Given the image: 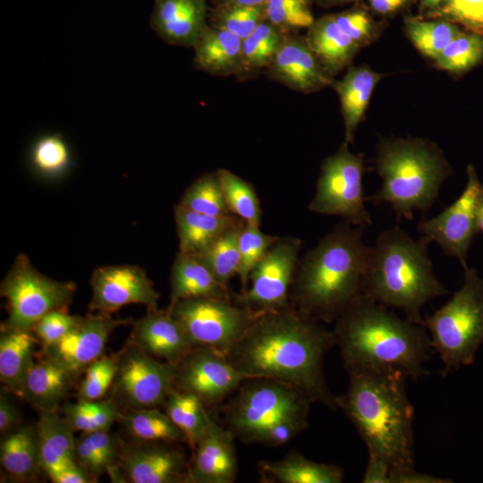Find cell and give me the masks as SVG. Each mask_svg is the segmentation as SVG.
Wrapping results in <instances>:
<instances>
[{
	"instance_id": "cell-25",
	"label": "cell",
	"mask_w": 483,
	"mask_h": 483,
	"mask_svg": "<svg viewBox=\"0 0 483 483\" xmlns=\"http://www.w3.org/2000/svg\"><path fill=\"white\" fill-rule=\"evenodd\" d=\"M242 38L208 24L195 45L193 63L197 69L215 76L236 75Z\"/></svg>"
},
{
	"instance_id": "cell-46",
	"label": "cell",
	"mask_w": 483,
	"mask_h": 483,
	"mask_svg": "<svg viewBox=\"0 0 483 483\" xmlns=\"http://www.w3.org/2000/svg\"><path fill=\"white\" fill-rule=\"evenodd\" d=\"M72 316L66 309H57L44 315L33 327L43 346H50L64 337L81 319Z\"/></svg>"
},
{
	"instance_id": "cell-8",
	"label": "cell",
	"mask_w": 483,
	"mask_h": 483,
	"mask_svg": "<svg viewBox=\"0 0 483 483\" xmlns=\"http://www.w3.org/2000/svg\"><path fill=\"white\" fill-rule=\"evenodd\" d=\"M431 348L445 366L443 374L471 365L483 343V279L474 268H464V281L452 298L425 316Z\"/></svg>"
},
{
	"instance_id": "cell-17",
	"label": "cell",
	"mask_w": 483,
	"mask_h": 483,
	"mask_svg": "<svg viewBox=\"0 0 483 483\" xmlns=\"http://www.w3.org/2000/svg\"><path fill=\"white\" fill-rule=\"evenodd\" d=\"M89 309L111 314L128 304L157 309L159 294L146 272L138 266L122 265L95 269L90 278Z\"/></svg>"
},
{
	"instance_id": "cell-48",
	"label": "cell",
	"mask_w": 483,
	"mask_h": 483,
	"mask_svg": "<svg viewBox=\"0 0 483 483\" xmlns=\"http://www.w3.org/2000/svg\"><path fill=\"white\" fill-rule=\"evenodd\" d=\"M339 28L346 33L358 47L369 41L372 23L369 17L362 11H348L332 15Z\"/></svg>"
},
{
	"instance_id": "cell-6",
	"label": "cell",
	"mask_w": 483,
	"mask_h": 483,
	"mask_svg": "<svg viewBox=\"0 0 483 483\" xmlns=\"http://www.w3.org/2000/svg\"><path fill=\"white\" fill-rule=\"evenodd\" d=\"M313 402L295 387L269 378H250L223 405L225 428L244 444L276 447L308 428Z\"/></svg>"
},
{
	"instance_id": "cell-43",
	"label": "cell",
	"mask_w": 483,
	"mask_h": 483,
	"mask_svg": "<svg viewBox=\"0 0 483 483\" xmlns=\"http://www.w3.org/2000/svg\"><path fill=\"white\" fill-rule=\"evenodd\" d=\"M278 237L262 233L259 227L247 223L244 225L239 238L241 261L238 276L242 286L240 292H244L248 288L251 270Z\"/></svg>"
},
{
	"instance_id": "cell-40",
	"label": "cell",
	"mask_w": 483,
	"mask_h": 483,
	"mask_svg": "<svg viewBox=\"0 0 483 483\" xmlns=\"http://www.w3.org/2000/svg\"><path fill=\"white\" fill-rule=\"evenodd\" d=\"M483 58V36L459 32L436 58L439 68L461 72Z\"/></svg>"
},
{
	"instance_id": "cell-11",
	"label": "cell",
	"mask_w": 483,
	"mask_h": 483,
	"mask_svg": "<svg viewBox=\"0 0 483 483\" xmlns=\"http://www.w3.org/2000/svg\"><path fill=\"white\" fill-rule=\"evenodd\" d=\"M348 144L322 163L316 193L308 206L313 213L338 216L357 226L367 227L372 217L365 207L362 157L352 153Z\"/></svg>"
},
{
	"instance_id": "cell-20",
	"label": "cell",
	"mask_w": 483,
	"mask_h": 483,
	"mask_svg": "<svg viewBox=\"0 0 483 483\" xmlns=\"http://www.w3.org/2000/svg\"><path fill=\"white\" fill-rule=\"evenodd\" d=\"M189 460V483H233L238 462L234 436L212 418Z\"/></svg>"
},
{
	"instance_id": "cell-37",
	"label": "cell",
	"mask_w": 483,
	"mask_h": 483,
	"mask_svg": "<svg viewBox=\"0 0 483 483\" xmlns=\"http://www.w3.org/2000/svg\"><path fill=\"white\" fill-rule=\"evenodd\" d=\"M216 174L231 213L248 225L259 227L261 208L253 186L227 169L220 168Z\"/></svg>"
},
{
	"instance_id": "cell-26",
	"label": "cell",
	"mask_w": 483,
	"mask_h": 483,
	"mask_svg": "<svg viewBox=\"0 0 483 483\" xmlns=\"http://www.w3.org/2000/svg\"><path fill=\"white\" fill-rule=\"evenodd\" d=\"M258 469L263 482L342 483L344 479L340 466L311 461L297 451L280 460L260 461Z\"/></svg>"
},
{
	"instance_id": "cell-23",
	"label": "cell",
	"mask_w": 483,
	"mask_h": 483,
	"mask_svg": "<svg viewBox=\"0 0 483 483\" xmlns=\"http://www.w3.org/2000/svg\"><path fill=\"white\" fill-rule=\"evenodd\" d=\"M77 376L43 356L27 372L19 395L38 411H56Z\"/></svg>"
},
{
	"instance_id": "cell-44",
	"label": "cell",
	"mask_w": 483,
	"mask_h": 483,
	"mask_svg": "<svg viewBox=\"0 0 483 483\" xmlns=\"http://www.w3.org/2000/svg\"><path fill=\"white\" fill-rule=\"evenodd\" d=\"M118 366V353L101 356L85 369V376L78 388L79 401L101 400L111 388Z\"/></svg>"
},
{
	"instance_id": "cell-42",
	"label": "cell",
	"mask_w": 483,
	"mask_h": 483,
	"mask_svg": "<svg viewBox=\"0 0 483 483\" xmlns=\"http://www.w3.org/2000/svg\"><path fill=\"white\" fill-rule=\"evenodd\" d=\"M407 33L415 47L425 55L436 59L460 32L447 21L409 20Z\"/></svg>"
},
{
	"instance_id": "cell-12",
	"label": "cell",
	"mask_w": 483,
	"mask_h": 483,
	"mask_svg": "<svg viewBox=\"0 0 483 483\" xmlns=\"http://www.w3.org/2000/svg\"><path fill=\"white\" fill-rule=\"evenodd\" d=\"M175 371V366L148 355L131 339L118 352L112 400L127 410L163 405Z\"/></svg>"
},
{
	"instance_id": "cell-21",
	"label": "cell",
	"mask_w": 483,
	"mask_h": 483,
	"mask_svg": "<svg viewBox=\"0 0 483 483\" xmlns=\"http://www.w3.org/2000/svg\"><path fill=\"white\" fill-rule=\"evenodd\" d=\"M131 339L148 355L175 367L193 347L166 309H148L145 316L133 323Z\"/></svg>"
},
{
	"instance_id": "cell-49",
	"label": "cell",
	"mask_w": 483,
	"mask_h": 483,
	"mask_svg": "<svg viewBox=\"0 0 483 483\" xmlns=\"http://www.w3.org/2000/svg\"><path fill=\"white\" fill-rule=\"evenodd\" d=\"M74 459L92 478L94 482L99 475L106 473V469L97 452L82 435L75 439Z\"/></svg>"
},
{
	"instance_id": "cell-55",
	"label": "cell",
	"mask_w": 483,
	"mask_h": 483,
	"mask_svg": "<svg viewBox=\"0 0 483 483\" xmlns=\"http://www.w3.org/2000/svg\"><path fill=\"white\" fill-rule=\"evenodd\" d=\"M267 0H213L214 5H240V6H255L262 5Z\"/></svg>"
},
{
	"instance_id": "cell-35",
	"label": "cell",
	"mask_w": 483,
	"mask_h": 483,
	"mask_svg": "<svg viewBox=\"0 0 483 483\" xmlns=\"http://www.w3.org/2000/svg\"><path fill=\"white\" fill-rule=\"evenodd\" d=\"M165 412L183 434L192 451L211 416L205 404L194 394L172 388L163 404Z\"/></svg>"
},
{
	"instance_id": "cell-1",
	"label": "cell",
	"mask_w": 483,
	"mask_h": 483,
	"mask_svg": "<svg viewBox=\"0 0 483 483\" xmlns=\"http://www.w3.org/2000/svg\"><path fill=\"white\" fill-rule=\"evenodd\" d=\"M334 346L332 329L290 304L259 313L225 357L244 373L295 387L335 410L336 395L323 369L324 356Z\"/></svg>"
},
{
	"instance_id": "cell-50",
	"label": "cell",
	"mask_w": 483,
	"mask_h": 483,
	"mask_svg": "<svg viewBox=\"0 0 483 483\" xmlns=\"http://www.w3.org/2000/svg\"><path fill=\"white\" fill-rule=\"evenodd\" d=\"M54 483H89L94 482L92 478L75 460L46 472Z\"/></svg>"
},
{
	"instance_id": "cell-52",
	"label": "cell",
	"mask_w": 483,
	"mask_h": 483,
	"mask_svg": "<svg viewBox=\"0 0 483 483\" xmlns=\"http://www.w3.org/2000/svg\"><path fill=\"white\" fill-rule=\"evenodd\" d=\"M391 467L383 458L369 453L368 463L361 479L362 483H391Z\"/></svg>"
},
{
	"instance_id": "cell-18",
	"label": "cell",
	"mask_w": 483,
	"mask_h": 483,
	"mask_svg": "<svg viewBox=\"0 0 483 483\" xmlns=\"http://www.w3.org/2000/svg\"><path fill=\"white\" fill-rule=\"evenodd\" d=\"M129 322L128 319L114 318L110 314L100 312L82 317L60 341L43 346V353L78 377L103 355L110 334Z\"/></svg>"
},
{
	"instance_id": "cell-33",
	"label": "cell",
	"mask_w": 483,
	"mask_h": 483,
	"mask_svg": "<svg viewBox=\"0 0 483 483\" xmlns=\"http://www.w3.org/2000/svg\"><path fill=\"white\" fill-rule=\"evenodd\" d=\"M284 34L266 19L242 39L241 59L235 75L238 80L254 79L267 68L278 49Z\"/></svg>"
},
{
	"instance_id": "cell-15",
	"label": "cell",
	"mask_w": 483,
	"mask_h": 483,
	"mask_svg": "<svg viewBox=\"0 0 483 483\" xmlns=\"http://www.w3.org/2000/svg\"><path fill=\"white\" fill-rule=\"evenodd\" d=\"M250 378L256 377L236 369L223 353L193 346L176 366L174 388L194 394L208 409L224 403Z\"/></svg>"
},
{
	"instance_id": "cell-47",
	"label": "cell",
	"mask_w": 483,
	"mask_h": 483,
	"mask_svg": "<svg viewBox=\"0 0 483 483\" xmlns=\"http://www.w3.org/2000/svg\"><path fill=\"white\" fill-rule=\"evenodd\" d=\"M439 12L472 33L483 36V0H448Z\"/></svg>"
},
{
	"instance_id": "cell-36",
	"label": "cell",
	"mask_w": 483,
	"mask_h": 483,
	"mask_svg": "<svg viewBox=\"0 0 483 483\" xmlns=\"http://www.w3.org/2000/svg\"><path fill=\"white\" fill-rule=\"evenodd\" d=\"M246 222L225 232L198 256L224 285L238 275L240 268V233Z\"/></svg>"
},
{
	"instance_id": "cell-5",
	"label": "cell",
	"mask_w": 483,
	"mask_h": 483,
	"mask_svg": "<svg viewBox=\"0 0 483 483\" xmlns=\"http://www.w3.org/2000/svg\"><path fill=\"white\" fill-rule=\"evenodd\" d=\"M429 243L425 236L412 239L399 225L381 232L369 250L362 294L422 325L424 305L448 292L434 274Z\"/></svg>"
},
{
	"instance_id": "cell-24",
	"label": "cell",
	"mask_w": 483,
	"mask_h": 483,
	"mask_svg": "<svg viewBox=\"0 0 483 483\" xmlns=\"http://www.w3.org/2000/svg\"><path fill=\"white\" fill-rule=\"evenodd\" d=\"M171 295L167 308L195 297L232 301L226 285L221 284L196 255L179 251L171 272Z\"/></svg>"
},
{
	"instance_id": "cell-7",
	"label": "cell",
	"mask_w": 483,
	"mask_h": 483,
	"mask_svg": "<svg viewBox=\"0 0 483 483\" xmlns=\"http://www.w3.org/2000/svg\"><path fill=\"white\" fill-rule=\"evenodd\" d=\"M377 170L382 187L366 199L375 205L389 204L398 221L411 220L415 210H429L451 173L438 150L421 140L382 141Z\"/></svg>"
},
{
	"instance_id": "cell-57",
	"label": "cell",
	"mask_w": 483,
	"mask_h": 483,
	"mask_svg": "<svg viewBox=\"0 0 483 483\" xmlns=\"http://www.w3.org/2000/svg\"><path fill=\"white\" fill-rule=\"evenodd\" d=\"M448 0H422V3L427 7H435L442 2H447Z\"/></svg>"
},
{
	"instance_id": "cell-16",
	"label": "cell",
	"mask_w": 483,
	"mask_h": 483,
	"mask_svg": "<svg viewBox=\"0 0 483 483\" xmlns=\"http://www.w3.org/2000/svg\"><path fill=\"white\" fill-rule=\"evenodd\" d=\"M121 443L117 466L132 483H189V461L169 442Z\"/></svg>"
},
{
	"instance_id": "cell-14",
	"label": "cell",
	"mask_w": 483,
	"mask_h": 483,
	"mask_svg": "<svg viewBox=\"0 0 483 483\" xmlns=\"http://www.w3.org/2000/svg\"><path fill=\"white\" fill-rule=\"evenodd\" d=\"M466 174L467 183L459 198L437 216L423 218L417 225L421 236L436 242L446 255L455 257L463 269L468 267V251L479 232L477 211L483 197V184L472 165L467 166Z\"/></svg>"
},
{
	"instance_id": "cell-30",
	"label": "cell",
	"mask_w": 483,
	"mask_h": 483,
	"mask_svg": "<svg viewBox=\"0 0 483 483\" xmlns=\"http://www.w3.org/2000/svg\"><path fill=\"white\" fill-rule=\"evenodd\" d=\"M36 432L39 464L45 472L75 460L74 431L56 411H39Z\"/></svg>"
},
{
	"instance_id": "cell-39",
	"label": "cell",
	"mask_w": 483,
	"mask_h": 483,
	"mask_svg": "<svg viewBox=\"0 0 483 483\" xmlns=\"http://www.w3.org/2000/svg\"><path fill=\"white\" fill-rule=\"evenodd\" d=\"M208 17L210 26L231 31L244 39L266 19L265 4L215 5Z\"/></svg>"
},
{
	"instance_id": "cell-2",
	"label": "cell",
	"mask_w": 483,
	"mask_h": 483,
	"mask_svg": "<svg viewBox=\"0 0 483 483\" xmlns=\"http://www.w3.org/2000/svg\"><path fill=\"white\" fill-rule=\"evenodd\" d=\"M332 332L347 372L393 369L414 380L428 374L424 364L432 348L426 328L364 294L337 318Z\"/></svg>"
},
{
	"instance_id": "cell-38",
	"label": "cell",
	"mask_w": 483,
	"mask_h": 483,
	"mask_svg": "<svg viewBox=\"0 0 483 483\" xmlns=\"http://www.w3.org/2000/svg\"><path fill=\"white\" fill-rule=\"evenodd\" d=\"M178 204L210 216L233 215L225 202L216 172L205 174L196 179L185 191Z\"/></svg>"
},
{
	"instance_id": "cell-22",
	"label": "cell",
	"mask_w": 483,
	"mask_h": 483,
	"mask_svg": "<svg viewBox=\"0 0 483 483\" xmlns=\"http://www.w3.org/2000/svg\"><path fill=\"white\" fill-rule=\"evenodd\" d=\"M206 0H154L151 28L170 45L193 47L206 27Z\"/></svg>"
},
{
	"instance_id": "cell-29",
	"label": "cell",
	"mask_w": 483,
	"mask_h": 483,
	"mask_svg": "<svg viewBox=\"0 0 483 483\" xmlns=\"http://www.w3.org/2000/svg\"><path fill=\"white\" fill-rule=\"evenodd\" d=\"M305 39L330 76L348 65L359 47L339 28L332 15L315 21L309 28Z\"/></svg>"
},
{
	"instance_id": "cell-10",
	"label": "cell",
	"mask_w": 483,
	"mask_h": 483,
	"mask_svg": "<svg viewBox=\"0 0 483 483\" xmlns=\"http://www.w3.org/2000/svg\"><path fill=\"white\" fill-rule=\"evenodd\" d=\"M166 310L180 324L192 346L212 348L224 355L259 314L233 301L206 297L181 300Z\"/></svg>"
},
{
	"instance_id": "cell-56",
	"label": "cell",
	"mask_w": 483,
	"mask_h": 483,
	"mask_svg": "<svg viewBox=\"0 0 483 483\" xmlns=\"http://www.w3.org/2000/svg\"><path fill=\"white\" fill-rule=\"evenodd\" d=\"M477 226L479 232L483 233V197L480 199V202L478 207L477 211Z\"/></svg>"
},
{
	"instance_id": "cell-41",
	"label": "cell",
	"mask_w": 483,
	"mask_h": 483,
	"mask_svg": "<svg viewBox=\"0 0 483 483\" xmlns=\"http://www.w3.org/2000/svg\"><path fill=\"white\" fill-rule=\"evenodd\" d=\"M309 0H267L266 20L284 34H295L314 23Z\"/></svg>"
},
{
	"instance_id": "cell-3",
	"label": "cell",
	"mask_w": 483,
	"mask_h": 483,
	"mask_svg": "<svg viewBox=\"0 0 483 483\" xmlns=\"http://www.w3.org/2000/svg\"><path fill=\"white\" fill-rule=\"evenodd\" d=\"M346 391L336 406L355 427L369 453L386 460L392 470L414 465V410L406 392L407 377L393 369L347 372Z\"/></svg>"
},
{
	"instance_id": "cell-19",
	"label": "cell",
	"mask_w": 483,
	"mask_h": 483,
	"mask_svg": "<svg viewBox=\"0 0 483 483\" xmlns=\"http://www.w3.org/2000/svg\"><path fill=\"white\" fill-rule=\"evenodd\" d=\"M265 73L271 80L301 93H312L334 84L305 38L295 34H284Z\"/></svg>"
},
{
	"instance_id": "cell-27",
	"label": "cell",
	"mask_w": 483,
	"mask_h": 483,
	"mask_svg": "<svg viewBox=\"0 0 483 483\" xmlns=\"http://www.w3.org/2000/svg\"><path fill=\"white\" fill-rule=\"evenodd\" d=\"M174 219L181 252L198 255L225 232L244 223L235 215L210 216L174 207Z\"/></svg>"
},
{
	"instance_id": "cell-53",
	"label": "cell",
	"mask_w": 483,
	"mask_h": 483,
	"mask_svg": "<svg viewBox=\"0 0 483 483\" xmlns=\"http://www.w3.org/2000/svg\"><path fill=\"white\" fill-rule=\"evenodd\" d=\"M391 483H450L451 479L440 478L430 474L419 472L415 467L392 470L390 472Z\"/></svg>"
},
{
	"instance_id": "cell-31",
	"label": "cell",
	"mask_w": 483,
	"mask_h": 483,
	"mask_svg": "<svg viewBox=\"0 0 483 483\" xmlns=\"http://www.w3.org/2000/svg\"><path fill=\"white\" fill-rule=\"evenodd\" d=\"M380 75L365 67H353L335 84L344 122V143L353 141L355 131Z\"/></svg>"
},
{
	"instance_id": "cell-13",
	"label": "cell",
	"mask_w": 483,
	"mask_h": 483,
	"mask_svg": "<svg viewBox=\"0 0 483 483\" xmlns=\"http://www.w3.org/2000/svg\"><path fill=\"white\" fill-rule=\"evenodd\" d=\"M301 248L298 237H278L251 270L250 286L235 294L233 302L259 313L288 307Z\"/></svg>"
},
{
	"instance_id": "cell-4",
	"label": "cell",
	"mask_w": 483,
	"mask_h": 483,
	"mask_svg": "<svg viewBox=\"0 0 483 483\" xmlns=\"http://www.w3.org/2000/svg\"><path fill=\"white\" fill-rule=\"evenodd\" d=\"M364 228L343 220L303 255L290 290L295 309L334 324L362 294L370 250L363 242Z\"/></svg>"
},
{
	"instance_id": "cell-34",
	"label": "cell",
	"mask_w": 483,
	"mask_h": 483,
	"mask_svg": "<svg viewBox=\"0 0 483 483\" xmlns=\"http://www.w3.org/2000/svg\"><path fill=\"white\" fill-rule=\"evenodd\" d=\"M120 421L136 441L186 443L182 431L157 407L127 410L122 412Z\"/></svg>"
},
{
	"instance_id": "cell-28",
	"label": "cell",
	"mask_w": 483,
	"mask_h": 483,
	"mask_svg": "<svg viewBox=\"0 0 483 483\" xmlns=\"http://www.w3.org/2000/svg\"><path fill=\"white\" fill-rule=\"evenodd\" d=\"M33 330L2 326L0 335V381L19 395L22 381L34 364L38 338Z\"/></svg>"
},
{
	"instance_id": "cell-54",
	"label": "cell",
	"mask_w": 483,
	"mask_h": 483,
	"mask_svg": "<svg viewBox=\"0 0 483 483\" xmlns=\"http://www.w3.org/2000/svg\"><path fill=\"white\" fill-rule=\"evenodd\" d=\"M408 0H369L372 8L380 13H388L402 7Z\"/></svg>"
},
{
	"instance_id": "cell-51",
	"label": "cell",
	"mask_w": 483,
	"mask_h": 483,
	"mask_svg": "<svg viewBox=\"0 0 483 483\" xmlns=\"http://www.w3.org/2000/svg\"><path fill=\"white\" fill-rule=\"evenodd\" d=\"M21 412L16 403L7 394L6 391H1L0 394V433L6 436L19 428Z\"/></svg>"
},
{
	"instance_id": "cell-9",
	"label": "cell",
	"mask_w": 483,
	"mask_h": 483,
	"mask_svg": "<svg viewBox=\"0 0 483 483\" xmlns=\"http://www.w3.org/2000/svg\"><path fill=\"white\" fill-rule=\"evenodd\" d=\"M76 285L54 280L39 273L28 257L19 254L4 278L1 296L8 304L9 316L2 326L33 330L47 312L66 309L72 300Z\"/></svg>"
},
{
	"instance_id": "cell-58",
	"label": "cell",
	"mask_w": 483,
	"mask_h": 483,
	"mask_svg": "<svg viewBox=\"0 0 483 483\" xmlns=\"http://www.w3.org/2000/svg\"><path fill=\"white\" fill-rule=\"evenodd\" d=\"M331 2H343V1H348V0H329Z\"/></svg>"
},
{
	"instance_id": "cell-32",
	"label": "cell",
	"mask_w": 483,
	"mask_h": 483,
	"mask_svg": "<svg viewBox=\"0 0 483 483\" xmlns=\"http://www.w3.org/2000/svg\"><path fill=\"white\" fill-rule=\"evenodd\" d=\"M2 468L18 480L31 478L40 467L36 428L19 427L4 436L0 447Z\"/></svg>"
},
{
	"instance_id": "cell-45",
	"label": "cell",
	"mask_w": 483,
	"mask_h": 483,
	"mask_svg": "<svg viewBox=\"0 0 483 483\" xmlns=\"http://www.w3.org/2000/svg\"><path fill=\"white\" fill-rule=\"evenodd\" d=\"M69 149L58 135L47 136L39 140L32 153L36 167L47 174L58 173L69 163Z\"/></svg>"
}]
</instances>
